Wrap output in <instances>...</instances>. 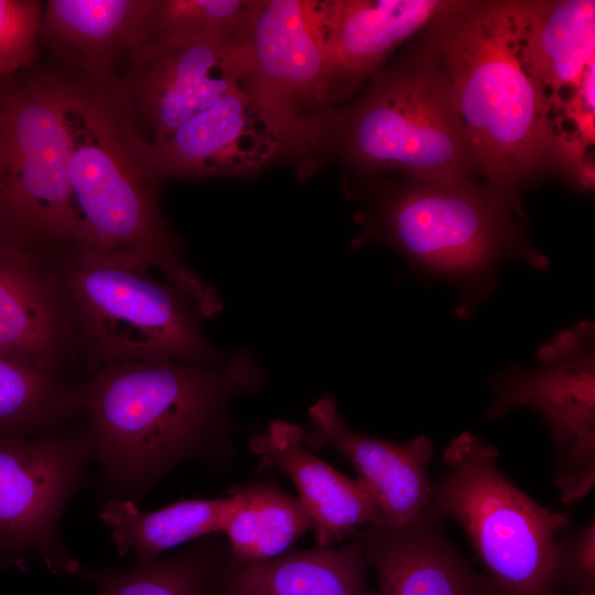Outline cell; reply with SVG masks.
<instances>
[{"label": "cell", "mask_w": 595, "mask_h": 595, "mask_svg": "<svg viewBox=\"0 0 595 595\" xmlns=\"http://www.w3.org/2000/svg\"><path fill=\"white\" fill-rule=\"evenodd\" d=\"M43 4L36 0H0V77L28 68L36 58Z\"/></svg>", "instance_id": "4316f807"}, {"label": "cell", "mask_w": 595, "mask_h": 595, "mask_svg": "<svg viewBox=\"0 0 595 595\" xmlns=\"http://www.w3.org/2000/svg\"><path fill=\"white\" fill-rule=\"evenodd\" d=\"M66 126L84 247L136 250L205 316L218 313L219 294L185 263L181 241L162 214L152 143L119 77L66 73Z\"/></svg>", "instance_id": "3957f363"}, {"label": "cell", "mask_w": 595, "mask_h": 595, "mask_svg": "<svg viewBox=\"0 0 595 595\" xmlns=\"http://www.w3.org/2000/svg\"><path fill=\"white\" fill-rule=\"evenodd\" d=\"M365 207L355 215L363 237L401 253L416 270L445 279L472 299L494 288L510 258L542 270L549 259L527 238L512 206L486 184L418 183L377 177L349 183Z\"/></svg>", "instance_id": "5b68a950"}, {"label": "cell", "mask_w": 595, "mask_h": 595, "mask_svg": "<svg viewBox=\"0 0 595 595\" xmlns=\"http://www.w3.org/2000/svg\"><path fill=\"white\" fill-rule=\"evenodd\" d=\"M66 73L19 72L0 86V236L51 251L84 246L69 182Z\"/></svg>", "instance_id": "ba28073f"}, {"label": "cell", "mask_w": 595, "mask_h": 595, "mask_svg": "<svg viewBox=\"0 0 595 595\" xmlns=\"http://www.w3.org/2000/svg\"><path fill=\"white\" fill-rule=\"evenodd\" d=\"M594 65L595 61L588 65L578 85L562 105L564 119L574 122L575 133L586 147L594 142Z\"/></svg>", "instance_id": "f1b7e54d"}, {"label": "cell", "mask_w": 595, "mask_h": 595, "mask_svg": "<svg viewBox=\"0 0 595 595\" xmlns=\"http://www.w3.org/2000/svg\"><path fill=\"white\" fill-rule=\"evenodd\" d=\"M244 498L242 487L235 486L224 497L182 499L152 511L140 510L131 500L110 498L99 518L109 528L119 555L132 553L136 563H149L176 545L223 532Z\"/></svg>", "instance_id": "7402d4cb"}, {"label": "cell", "mask_w": 595, "mask_h": 595, "mask_svg": "<svg viewBox=\"0 0 595 595\" xmlns=\"http://www.w3.org/2000/svg\"><path fill=\"white\" fill-rule=\"evenodd\" d=\"M160 182L247 176L312 155L305 142L239 87L152 144Z\"/></svg>", "instance_id": "4fadbf2b"}, {"label": "cell", "mask_w": 595, "mask_h": 595, "mask_svg": "<svg viewBox=\"0 0 595 595\" xmlns=\"http://www.w3.org/2000/svg\"><path fill=\"white\" fill-rule=\"evenodd\" d=\"M420 34L448 79L479 173L519 216L522 193L541 181L594 188L586 145L522 65L520 0H447Z\"/></svg>", "instance_id": "6da1fadb"}, {"label": "cell", "mask_w": 595, "mask_h": 595, "mask_svg": "<svg viewBox=\"0 0 595 595\" xmlns=\"http://www.w3.org/2000/svg\"><path fill=\"white\" fill-rule=\"evenodd\" d=\"M347 106L324 115V149L338 155L349 183L386 174L455 185L478 167L448 79L420 32Z\"/></svg>", "instance_id": "277c9868"}, {"label": "cell", "mask_w": 595, "mask_h": 595, "mask_svg": "<svg viewBox=\"0 0 595 595\" xmlns=\"http://www.w3.org/2000/svg\"><path fill=\"white\" fill-rule=\"evenodd\" d=\"M266 376L247 349L219 365L119 361L88 377L85 422L107 499L136 505L181 464L226 450L229 404Z\"/></svg>", "instance_id": "7a4b0ae2"}, {"label": "cell", "mask_w": 595, "mask_h": 595, "mask_svg": "<svg viewBox=\"0 0 595 595\" xmlns=\"http://www.w3.org/2000/svg\"><path fill=\"white\" fill-rule=\"evenodd\" d=\"M524 69L562 111L563 88H575L595 61L594 0H520Z\"/></svg>", "instance_id": "44dd1931"}, {"label": "cell", "mask_w": 595, "mask_h": 595, "mask_svg": "<svg viewBox=\"0 0 595 595\" xmlns=\"http://www.w3.org/2000/svg\"><path fill=\"white\" fill-rule=\"evenodd\" d=\"M553 592L595 595V520L554 541Z\"/></svg>", "instance_id": "83f0119b"}, {"label": "cell", "mask_w": 595, "mask_h": 595, "mask_svg": "<svg viewBox=\"0 0 595 595\" xmlns=\"http://www.w3.org/2000/svg\"><path fill=\"white\" fill-rule=\"evenodd\" d=\"M447 0L318 1L331 108L348 99L446 6Z\"/></svg>", "instance_id": "2e32d148"}, {"label": "cell", "mask_w": 595, "mask_h": 595, "mask_svg": "<svg viewBox=\"0 0 595 595\" xmlns=\"http://www.w3.org/2000/svg\"><path fill=\"white\" fill-rule=\"evenodd\" d=\"M25 563L26 561L24 560V558L0 552V570L9 566H19L23 569L25 566Z\"/></svg>", "instance_id": "f546056e"}, {"label": "cell", "mask_w": 595, "mask_h": 595, "mask_svg": "<svg viewBox=\"0 0 595 595\" xmlns=\"http://www.w3.org/2000/svg\"><path fill=\"white\" fill-rule=\"evenodd\" d=\"M238 87L324 153L323 115L331 110L318 0H257L238 43Z\"/></svg>", "instance_id": "8fae6325"}, {"label": "cell", "mask_w": 595, "mask_h": 595, "mask_svg": "<svg viewBox=\"0 0 595 595\" xmlns=\"http://www.w3.org/2000/svg\"><path fill=\"white\" fill-rule=\"evenodd\" d=\"M154 0H50L40 39L74 72L119 76L126 61L149 40Z\"/></svg>", "instance_id": "d6986e66"}, {"label": "cell", "mask_w": 595, "mask_h": 595, "mask_svg": "<svg viewBox=\"0 0 595 595\" xmlns=\"http://www.w3.org/2000/svg\"><path fill=\"white\" fill-rule=\"evenodd\" d=\"M498 457L496 446L469 431L452 439L445 469L432 484V506L463 528L500 595H552L555 536L570 518L519 488Z\"/></svg>", "instance_id": "52a82bcc"}, {"label": "cell", "mask_w": 595, "mask_h": 595, "mask_svg": "<svg viewBox=\"0 0 595 595\" xmlns=\"http://www.w3.org/2000/svg\"><path fill=\"white\" fill-rule=\"evenodd\" d=\"M87 380L0 354V437L40 436L83 421Z\"/></svg>", "instance_id": "603a6c76"}, {"label": "cell", "mask_w": 595, "mask_h": 595, "mask_svg": "<svg viewBox=\"0 0 595 595\" xmlns=\"http://www.w3.org/2000/svg\"><path fill=\"white\" fill-rule=\"evenodd\" d=\"M340 547H316L260 562L236 563L228 551L206 595H378L367 582L369 566L353 533Z\"/></svg>", "instance_id": "ffe728a7"}, {"label": "cell", "mask_w": 595, "mask_h": 595, "mask_svg": "<svg viewBox=\"0 0 595 595\" xmlns=\"http://www.w3.org/2000/svg\"><path fill=\"white\" fill-rule=\"evenodd\" d=\"M228 544L213 534L164 560L118 569L82 564L77 577L90 582L96 595H206Z\"/></svg>", "instance_id": "d4e9b609"}, {"label": "cell", "mask_w": 595, "mask_h": 595, "mask_svg": "<svg viewBox=\"0 0 595 595\" xmlns=\"http://www.w3.org/2000/svg\"><path fill=\"white\" fill-rule=\"evenodd\" d=\"M257 0H154L149 40L213 34L239 43Z\"/></svg>", "instance_id": "484cf974"}, {"label": "cell", "mask_w": 595, "mask_h": 595, "mask_svg": "<svg viewBox=\"0 0 595 595\" xmlns=\"http://www.w3.org/2000/svg\"><path fill=\"white\" fill-rule=\"evenodd\" d=\"M552 595H569V594H565V593H562V592H556V591H554V592L552 593Z\"/></svg>", "instance_id": "4dcf8cb0"}, {"label": "cell", "mask_w": 595, "mask_h": 595, "mask_svg": "<svg viewBox=\"0 0 595 595\" xmlns=\"http://www.w3.org/2000/svg\"><path fill=\"white\" fill-rule=\"evenodd\" d=\"M244 502L223 533L228 558L236 563L267 561L288 552L314 522L302 501L274 482L241 485Z\"/></svg>", "instance_id": "cb8c5ba5"}, {"label": "cell", "mask_w": 595, "mask_h": 595, "mask_svg": "<svg viewBox=\"0 0 595 595\" xmlns=\"http://www.w3.org/2000/svg\"><path fill=\"white\" fill-rule=\"evenodd\" d=\"M93 463L85 420L62 432L0 437V552H31L50 573L76 576L82 563L66 548L61 522L91 483Z\"/></svg>", "instance_id": "30bf717a"}, {"label": "cell", "mask_w": 595, "mask_h": 595, "mask_svg": "<svg viewBox=\"0 0 595 595\" xmlns=\"http://www.w3.org/2000/svg\"><path fill=\"white\" fill-rule=\"evenodd\" d=\"M0 354L63 372L79 364L66 301L48 253L2 236Z\"/></svg>", "instance_id": "5bb4252c"}, {"label": "cell", "mask_w": 595, "mask_h": 595, "mask_svg": "<svg viewBox=\"0 0 595 595\" xmlns=\"http://www.w3.org/2000/svg\"><path fill=\"white\" fill-rule=\"evenodd\" d=\"M304 440L301 426L275 420L251 439L250 450L259 468L278 469L291 478L313 519L317 547H334L359 527L386 524L365 486L314 455Z\"/></svg>", "instance_id": "ac0fdd59"}, {"label": "cell", "mask_w": 595, "mask_h": 595, "mask_svg": "<svg viewBox=\"0 0 595 595\" xmlns=\"http://www.w3.org/2000/svg\"><path fill=\"white\" fill-rule=\"evenodd\" d=\"M538 365H510L490 380L486 418L528 407L550 432L554 480L563 502L578 501L595 484V325L582 321L538 350Z\"/></svg>", "instance_id": "9c48e42d"}, {"label": "cell", "mask_w": 595, "mask_h": 595, "mask_svg": "<svg viewBox=\"0 0 595 595\" xmlns=\"http://www.w3.org/2000/svg\"><path fill=\"white\" fill-rule=\"evenodd\" d=\"M431 506L402 526L364 527L359 539L378 595H500L450 537Z\"/></svg>", "instance_id": "9a60e30c"}, {"label": "cell", "mask_w": 595, "mask_h": 595, "mask_svg": "<svg viewBox=\"0 0 595 595\" xmlns=\"http://www.w3.org/2000/svg\"><path fill=\"white\" fill-rule=\"evenodd\" d=\"M47 253L66 301L78 361L88 375L108 363L225 360L205 336L195 302L156 278L138 251L72 245Z\"/></svg>", "instance_id": "8992f818"}, {"label": "cell", "mask_w": 595, "mask_h": 595, "mask_svg": "<svg viewBox=\"0 0 595 595\" xmlns=\"http://www.w3.org/2000/svg\"><path fill=\"white\" fill-rule=\"evenodd\" d=\"M238 75V43L196 34L148 41L118 77L154 145L237 88Z\"/></svg>", "instance_id": "7c38bea8"}, {"label": "cell", "mask_w": 595, "mask_h": 595, "mask_svg": "<svg viewBox=\"0 0 595 595\" xmlns=\"http://www.w3.org/2000/svg\"><path fill=\"white\" fill-rule=\"evenodd\" d=\"M1 80H2V78L0 77V86H1Z\"/></svg>", "instance_id": "1f68e13d"}, {"label": "cell", "mask_w": 595, "mask_h": 595, "mask_svg": "<svg viewBox=\"0 0 595 595\" xmlns=\"http://www.w3.org/2000/svg\"><path fill=\"white\" fill-rule=\"evenodd\" d=\"M311 446L332 445L354 467L386 524L402 526L432 506L428 468L434 456L431 439L409 442L368 436L350 429L335 399L325 394L310 409Z\"/></svg>", "instance_id": "e0dca14e"}]
</instances>
